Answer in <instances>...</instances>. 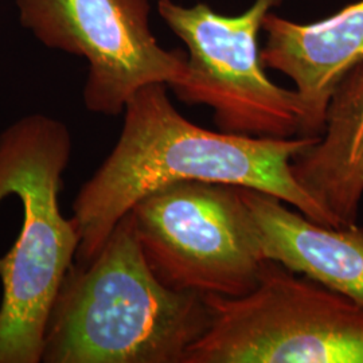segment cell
<instances>
[{"label":"cell","instance_id":"5b68a950","mask_svg":"<svg viewBox=\"0 0 363 363\" xmlns=\"http://www.w3.org/2000/svg\"><path fill=\"white\" fill-rule=\"evenodd\" d=\"M130 214L144 257L164 286L240 298L259 284L265 257L238 186L177 182Z\"/></svg>","mask_w":363,"mask_h":363},{"label":"cell","instance_id":"3957f363","mask_svg":"<svg viewBox=\"0 0 363 363\" xmlns=\"http://www.w3.org/2000/svg\"><path fill=\"white\" fill-rule=\"evenodd\" d=\"M210 319L202 294L172 289L151 271L128 213L88 264L66 274L42 362L184 363Z\"/></svg>","mask_w":363,"mask_h":363},{"label":"cell","instance_id":"ba28073f","mask_svg":"<svg viewBox=\"0 0 363 363\" xmlns=\"http://www.w3.org/2000/svg\"><path fill=\"white\" fill-rule=\"evenodd\" d=\"M261 61L295 82L303 105L300 136L320 138L339 82L363 60V0L313 23H298L272 11Z\"/></svg>","mask_w":363,"mask_h":363},{"label":"cell","instance_id":"7a4b0ae2","mask_svg":"<svg viewBox=\"0 0 363 363\" xmlns=\"http://www.w3.org/2000/svg\"><path fill=\"white\" fill-rule=\"evenodd\" d=\"M72 136L34 113L0 133V363L42 362L54 300L76 262L79 235L58 195Z\"/></svg>","mask_w":363,"mask_h":363},{"label":"cell","instance_id":"9c48e42d","mask_svg":"<svg viewBox=\"0 0 363 363\" xmlns=\"http://www.w3.org/2000/svg\"><path fill=\"white\" fill-rule=\"evenodd\" d=\"M265 259L301 273L363 306V228H333L284 206L274 195L238 186Z\"/></svg>","mask_w":363,"mask_h":363},{"label":"cell","instance_id":"277c9868","mask_svg":"<svg viewBox=\"0 0 363 363\" xmlns=\"http://www.w3.org/2000/svg\"><path fill=\"white\" fill-rule=\"evenodd\" d=\"M203 298L210 325L184 363H363V306L279 262L245 296Z\"/></svg>","mask_w":363,"mask_h":363},{"label":"cell","instance_id":"8992f818","mask_svg":"<svg viewBox=\"0 0 363 363\" xmlns=\"http://www.w3.org/2000/svg\"><path fill=\"white\" fill-rule=\"evenodd\" d=\"M283 0H255L228 16L205 3L186 7L157 0V13L187 46V77L172 88L191 105H208L222 132L257 138L300 136L303 105L264 72L259 34L264 19Z\"/></svg>","mask_w":363,"mask_h":363},{"label":"cell","instance_id":"52a82bcc","mask_svg":"<svg viewBox=\"0 0 363 363\" xmlns=\"http://www.w3.org/2000/svg\"><path fill=\"white\" fill-rule=\"evenodd\" d=\"M21 25L45 46L82 57L89 72L82 99L88 111L124 112L144 86L171 89L187 77V55L166 50L150 27L148 0H15Z\"/></svg>","mask_w":363,"mask_h":363},{"label":"cell","instance_id":"6da1fadb","mask_svg":"<svg viewBox=\"0 0 363 363\" xmlns=\"http://www.w3.org/2000/svg\"><path fill=\"white\" fill-rule=\"evenodd\" d=\"M167 88L151 84L130 99L116 145L79 189L72 205L79 235L76 264H88L139 201L177 182L250 187L331 226L323 208L292 174L294 159L319 138H257L205 130L175 109Z\"/></svg>","mask_w":363,"mask_h":363},{"label":"cell","instance_id":"30bf717a","mask_svg":"<svg viewBox=\"0 0 363 363\" xmlns=\"http://www.w3.org/2000/svg\"><path fill=\"white\" fill-rule=\"evenodd\" d=\"M292 174L333 228L357 225L363 196V60L339 82L323 133L294 159Z\"/></svg>","mask_w":363,"mask_h":363},{"label":"cell","instance_id":"8fae6325","mask_svg":"<svg viewBox=\"0 0 363 363\" xmlns=\"http://www.w3.org/2000/svg\"><path fill=\"white\" fill-rule=\"evenodd\" d=\"M0 304H1V291H0Z\"/></svg>","mask_w":363,"mask_h":363}]
</instances>
